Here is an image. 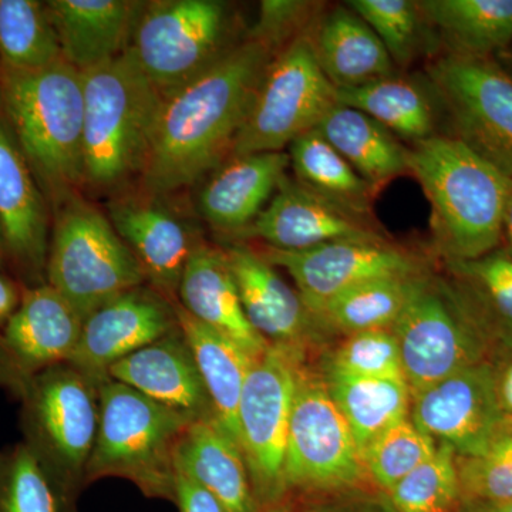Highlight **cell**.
<instances>
[{
	"label": "cell",
	"instance_id": "47",
	"mask_svg": "<svg viewBox=\"0 0 512 512\" xmlns=\"http://www.w3.org/2000/svg\"><path fill=\"white\" fill-rule=\"evenodd\" d=\"M23 286L8 272L0 271V330L19 308Z\"/></svg>",
	"mask_w": 512,
	"mask_h": 512
},
{
	"label": "cell",
	"instance_id": "13",
	"mask_svg": "<svg viewBox=\"0 0 512 512\" xmlns=\"http://www.w3.org/2000/svg\"><path fill=\"white\" fill-rule=\"evenodd\" d=\"M302 353L269 346L249 369L237 413L238 444L259 508L288 500L285 456Z\"/></svg>",
	"mask_w": 512,
	"mask_h": 512
},
{
	"label": "cell",
	"instance_id": "24",
	"mask_svg": "<svg viewBox=\"0 0 512 512\" xmlns=\"http://www.w3.org/2000/svg\"><path fill=\"white\" fill-rule=\"evenodd\" d=\"M289 165L284 151L232 157L198 195L202 218L221 234L242 237L288 177Z\"/></svg>",
	"mask_w": 512,
	"mask_h": 512
},
{
	"label": "cell",
	"instance_id": "1",
	"mask_svg": "<svg viewBox=\"0 0 512 512\" xmlns=\"http://www.w3.org/2000/svg\"><path fill=\"white\" fill-rule=\"evenodd\" d=\"M275 55L271 47L245 37L208 72L163 97L138 178L141 191L164 197L183 190L232 153Z\"/></svg>",
	"mask_w": 512,
	"mask_h": 512
},
{
	"label": "cell",
	"instance_id": "2",
	"mask_svg": "<svg viewBox=\"0 0 512 512\" xmlns=\"http://www.w3.org/2000/svg\"><path fill=\"white\" fill-rule=\"evenodd\" d=\"M407 163L429 201L433 247L443 261L501 247L510 178L448 134L412 144Z\"/></svg>",
	"mask_w": 512,
	"mask_h": 512
},
{
	"label": "cell",
	"instance_id": "36",
	"mask_svg": "<svg viewBox=\"0 0 512 512\" xmlns=\"http://www.w3.org/2000/svg\"><path fill=\"white\" fill-rule=\"evenodd\" d=\"M63 59L46 3L0 0V64L32 72Z\"/></svg>",
	"mask_w": 512,
	"mask_h": 512
},
{
	"label": "cell",
	"instance_id": "3",
	"mask_svg": "<svg viewBox=\"0 0 512 512\" xmlns=\"http://www.w3.org/2000/svg\"><path fill=\"white\" fill-rule=\"evenodd\" d=\"M0 107L50 208L83 190V74L66 60L22 72L0 64Z\"/></svg>",
	"mask_w": 512,
	"mask_h": 512
},
{
	"label": "cell",
	"instance_id": "22",
	"mask_svg": "<svg viewBox=\"0 0 512 512\" xmlns=\"http://www.w3.org/2000/svg\"><path fill=\"white\" fill-rule=\"evenodd\" d=\"M109 377L192 421L217 420L180 326L111 366Z\"/></svg>",
	"mask_w": 512,
	"mask_h": 512
},
{
	"label": "cell",
	"instance_id": "4",
	"mask_svg": "<svg viewBox=\"0 0 512 512\" xmlns=\"http://www.w3.org/2000/svg\"><path fill=\"white\" fill-rule=\"evenodd\" d=\"M83 74V183L120 194L143 173L163 96L130 52Z\"/></svg>",
	"mask_w": 512,
	"mask_h": 512
},
{
	"label": "cell",
	"instance_id": "29",
	"mask_svg": "<svg viewBox=\"0 0 512 512\" xmlns=\"http://www.w3.org/2000/svg\"><path fill=\"white\" fill-rule=\"evenodd\" d=\"M316 130L377 192L409 174V147L363 111L338 103Z\"/></svg>",
	"mask_w": 512,
	"mask_h": 512
},
{
	"label": "cell",
	"instance_id": "42",
	"mask_svg": "<svg viewBox=\"0 0 512 512\" xmlns=\"http://www.w3.org/2000/svg\"><path fill=\"white\" fill-rule=\"evenodd\" d=\"M325 369L356 377H404L399 345L390 329L366 330L345 336L326 360Z\"/></svg>",
	"mask_w": 512,
	"mask_h": 512
},
{
	"label": "cell",
	"instance_id": "16",
	"mask_svg": "<svg viewBox=\"0 0 512 512\" xmlns=\"http://www.w3.org/2000/svg\"><path fill=\"white\" fill-rule=\"evenodd\" d=\"M0 231L6 268L23 288L46 284L52 208L0 107Z\"/></svg>",
	"mask_w": 512,
	"mask_h": 512
},
{
	"label": "cell",
	"instance_id": "9",
	"mask_svg": "<svg viewBox=\"0 0 512 512\" xmlns=\"http://www.w3.org/2000/svg\"><path fill=\"white\" fill-rule=\"evenodd\" d=\"M220 0H153L138 18L128 52L161 96L208 72L239 42Z\"/></svg>",
	"mask_w": 512,
	"mask_h": 512
},
{
	"label": "cell",
	"instance_id": "5",
	"mask_svg": "<svg viewBox=\"0 0 512 512\" xmlns=\"http://www.w3.org/2000/svg\"><path fill=\"white\" fill-rule=\"evenodd\" d=\"M99 426L84 484L131 481L148 498H177V450L194 421L106 377L97 386Z\"/></svg>",
	"mask_w": 512,
	"mask_h": 512
},
{
	"label": "cell",
	"instance_id": "18",
	"mask_svg": "<svg viewBox=\"0 0 512 512\" xmlns=\"http://www.w3.org/2000/svg\"><path fill=\"white\" fill-rule=\"evenodd\" d=\"M175 306L148 284L121 293L83 320L70 365L99 386L111 366L178 329Z\"/></svg>",
	"mask_w": 512,
	"mask_h": 512
},
{
	"label": "cell",
	"instance_id": "21",
	"mask_svg": "<svg viewBox=\"0 0 512 512\" xmlns=\"http://www.w3.org/2000/svg\"><path fill=\"white\" fill-rule=\"evenodd\" d=\"M242 238L279 251H306L336 241L386 238L375 224L353 217L286 177Z\"/></svg>",
	"mask_w": 512,
	"mask_h": 512
},
{
	"label": "cell",
	"instance_id": "15",
	"mask_svg": "<svg viewBox=\"0 0 512 512\" xmlns=\"http://www.w3.org/2000/svg\"><path fill=\"white\" fill-rule=\"evenodd\" d=\"M82 328V316L55 288H23L19 308L0 330V387L15 394L39 373L69 363Z\"/></svg>",
	"mask_w": 512,
	"mask_h": 512
},
{
	"label": "cell",
	"instance_id": "7",
	"mask_svg": "<svg viewBox=\"0 0 512 512\" xmlns=\"http://www.w3.org/2000/svg\"><path fill=\"white\" fill-rule=\"evenodd\" d=\"M404 379L416 394L466 367L491 362L500 350L493 333L447 276L417 279L392 326Z\"/></svg>",
	"mask_w": 512,
	"mask_h": 512
},
{
	"label": "cell",
	"instance_id": "46",
	"mask_svg": "<svg viewBox=\"0 0 512 512\" xmlns=\"http://www.w3.org/2000/svg\"><path fill=\"white\" fill-rule=\"evenodd\" d=\"M491 365L494 369L498 402L505 416L512 417V346L495 353Z\"/></svg>",
	"mask_w": 512,
	"mask_h": 512
},
{
	"label": "cell",
	"instance_id": "6",
	"mask_svg": "<svg viewBox=\"0 0 512 512\" xmlns=\"http://www.w3.org/2000/svg\"><path fill=\"white\" fill-rule=\"evenodd\" d=\"M30 450L52 481L62 512H76L99 426L97 384L70 363L50 367L13 394Z\"/></svg>",
	"mask_w": 512,
	"mask_h": 512
},
{
	"label": "cell",
	"instance_id": "27",
	"mask_svg": "<svg viewBox=\"0 0 512 512\" xmlns=\"http://www.w3.org/2000/svg\"><path fill=\"white\" fill-rule=\"evenodd\" d=\"M177 470L204 488L224 512H258L247 463L217 420L194 421L177 450Z\"/></svg>",
	"mask_w": 512,
	"mask_h": 512
},
{
	"label": "cell",
	"instance_id": "35",
	"mask_svg": "<svg viewBox=\"0 0 512 512\" xmlns=\"http://www.w3.org/2000/svg\"><path fill=\"white\" fill-rule=\"evenodd\" d=\"M447 278L466 296L500 348L512 346V254L498 247L470 261H443Z\"/></svg>",
	"mask_w": 512,
	"mask_h": 512
},
{
	"label": "cell",
	"instance_id": "43",
	"mask_svg": "<svg viewBox=\"0 0 512 512\" xmlns=\"http://www.w3.org/2000/svg\"><path fill=\"white\" fill-rule=\"evenodd\" d=\"M323 9L322 3L305 0H264L247 37L278 53L296 37L306 35Z\"/></svg>",
	"mask_w": 512,
	"mask_h": 512
},
{
	"label": "cell",
	"instance_id": "26",
	"mask_svg": "<svg viewBox=\"0 0 512 512\" xmlns=\"http://www.w3.org/2000/svg\"><path fill=\"white\" fill-rule=\"evenodd\" d=\"M306 35L320 69L338 90L397 73L379 37L348 5L323 9Z\"/></svg>",
	"mask_w": 512,
	"mask_h": 512
},
{
	"label": "cell",
	"instance_id": "30",
	"mask_svg": "<svg viewBox=\"0 0 512 512\" xmlns=\"http://www.w3.org/2000/svg\"><path fill=\"white\" fill-rule=\"evenodd\" d=\"M421 13L451 55L494 59L512 45V0H421Z\"/></svg>",
	"mask_w": 512,
	"mask_h": 512
},
{
	"label": "cell",
	"instance_id": "45",
	"mask_svg": "<svg viewBox=\"0 0 512 512\" xmlns=\"http://www.w3.org/2000/svg\"><path fill=\"white\" fill-rule=\"evenodd\" d=\"M180 512H224L221 505L204 488L177 470V498Z\"/></svg>",
	"mask_w": 512,
	"mask_h": 512
},
{
	"label": "cell",
	"instance_id": "20",
	"mask_svg": "<svg viewBox=\"0 0 512 512\" xmlns=\"http://www.w3.org/2000/svg\"><path fill=\"white\" fill-rule=\"evenodd\" d=\"M245 316L271 346L306 355L323 335L298 291L247 245L224 249Z\"/></svg>",
	"mask_w": 512,
	"mask_h": 512
},
{
	"label": "cell",
	"instance_id": "44",
	"mask_svg": "<svg viewBox=\"0 0 512 512\" xmlns=\"http://www.w3.org/2000/svg\"><path fill=\"white\" fill-rule=\"evenodd\" d=\"M291 512H397L389 497L365 493L360 488L330 493V497L322 498L303 505L299 510L291 504Z\"/></svg>",
	"mask_w": 512,
	"mask_h": 512
},
{
	"label": "cell",
	"instance_id": "39",
	"mask_svg": "<svg viewBox=\"0 0 512 512\" xmlns=\"http://www.w3.org/2000/svg\"><path fill=\"white\" fill-rule=\"evenodd\" d=\"M387 497L397 512L456 511L461 504L456 451L437 443L433 456L394 485Z\"/></svg>",
	"mask_w": 512,
	"mask_h": 512
},
{
	"label": "cell",
	"instance_id": "23",
	"mask_svg": "<svg viewBox=\"0 0 512 512\" xmlns=\"http://www.w3.org/2000/svg\"><path fill=\"white\" fill-rule=\"evenodd\" d=\"M50 20L63 59L80 73L127 52L146 2L134 0H49Z\"/></svg>",
	"mask_w": 512,
	"mask_h": 512
},
{
	"label": "cell",
	"instance_id": "19",
	"mask_svg": "<svg viewBox=\"0 0 512 512\" xmlns=\"http://www.w3.org/2000/svg\"><path fill=\"white\" fill-rule=\"evenodd\" d=\"M107 217L143 268L147 284L178 303L185 265L201 237L160 195L120 192L107 205Z\"/></svg>",
	"mask_w": 512,
	"mask_h": 512
},
{
	"label": "cell",
	"instance_id": "48",
	"mask_svg": "<svg viewBox=\"0 0 512 512\" xmlns=\"http://www.w3.org/2000/svg\"><path fill=\"white\" fill-rule=\"evenodd\" d=\"M503 239H505V248L512 254V191L505 208Z\"/></svg>",
	"mask_w": 512,
	"mask_h": 512
},
{
	"label": "cell",
	"instance_id": "12",
	"mask_svg": "<svg viewBox=\"0 0 512 512\" xmlns=\"http://www.w3.org/2000/svg\"><path fill=\"white\" fill-rule=\"evenodd\" d=\"M451 133L512 181V74L494 59L441 53L426 66Z\"/></svg>",
	"mask_w": 512,
	"mask_h": 512
},
{
	"label": "cell",
	"instance_id": "8",
	"mask_svg": "<svg viewBox=\"0 0 512 512\" xmlns=\"http://www.w3.org/2000/svg\"><path fill=\"white\" fill-rule=\"evenodd\" d=\"M46 284L84 320L147 279L107 214L77 194L52 211Z\"/></svg>",
	"mask_w": 512,
	"mask_h": 512
},
{
	"label": "cell",
	"instance_id": "41",
	"mask_svg": "<svg viewBox=\"0 0 512 512\" xmlns=\"http://www.w3.org/2000/svg\"><path fill=\"white\" fill-rule=\"evenodd\" d=\"M0 512H62L45 468L23 441L0 451Z\"/></svg>",
	"mask_w": 512,
	"mask_h": 512
},
{
	"label": "cell",
	"instance_id": "10",
	"mask_svg": "<svg viewBox=\"0 0 512 512\" xmlns=\"http://www.w3.org/2000/svg\"><path fill=\"white\" fill-rule=\"evenodd\" d=\"M303 359L296 370L295 396L285 456L288 494L339 493L359 488L367 476L363 454L348 421L330 396L325 377Z\"/></svg>",
	"mask_w": 512,
	"mask_h": 512
},
{
	"label": "cell",
	"instance_id": "33",
	"mask_svg": "<svg viewBox=\"0 0 512 512\" xmlns=\"http://www.w3.org/2000/svg\"><path fill=\"white\" fill-rule=\"evenodd\" d=\"M323 377L362 454L380 433L409 417L412 393L404 377H356L328 369Z\"/></svg>",
	"mask_w": 512,
	"mask_h": 512
},
{
	"label": "cell",
	"instance_id": "31",
	"mask_svg": "<svg viewBox=\"0 0 512 512\" xmlns=\"http://www.w3.org/2000/svg\"><path fill=\"white\" fill-rule=\"evenodd\" d=\"M175 313L178 326L190 345L204 380L215 419L238 443L239 400L255 359L231 339L192 318L190 313L181 308L180 303L175 306Z\"/></svg>",
	"mask_w": 512,
	"mask_h": 512
},
{
	"label": "cell",
	"instance_id": "51",
	"mask_svg": "<svg viewBox=\"0 0 512 512\" xmlns=\"http://www.w3.org/2000/svg\"><path fill=\"white\" fill-rule=\"evenodd\" d=\"M0 271L8 272V268H6L5 242H3L2 231H0Z\"/></svg>",
	"mask_w": 512,
	"mask_h": 512
},
{
	"label": "cell",
	"instance_id": "32",
	"mask_svg": "<svg viewBox=\"0 0 512 512\" xmlns=\"http://www.w3.org/2000/svg\"><path fill=\"white\" fill-rule=\"evenodd\" d=\"M289 160L295 180L303 187L353 217L375 224L377 191L316 128L293 141Z\"/></svg>",
	"mask_w": 512,
	"mask_h": 512
},
{
	"label": "cell",
	"instance_id": "40",
	"mask_svg": "<svg viewBox=\"0 0 512 512\" xmlns=\"http://www.w3.org/2000/svg\"><path fill=\"white\" fill-rule=\"evenodd\" d=\"M437 443L423 433L410 417L394 423L380 433L366 450L363 461L367 476L372 477L384 493L429 460Z\"/></svg>",
	"mask_w": 512,
	"mask_h": 512
},
{
	"label": "cell",
	"instance_id": "14",
	"mask_svg": "<svg viewBox=\"0 0 512 512\" xmlns=\"http://www.w3.org/2000/svg\"><path fill=\"white\" fill-rule=\"evenodd\" d=\"M258 252L291 275L311 313L365 282L427 272L416 255L390 244L387 238L329 242L306 251L264 247Z\"/></svg>",
	"mask_w": 512,
	"mask_h": 512
},
{
	"label": "cell",
	"instance_id": "38",
	"mask_svg": "<svg viewBox=\"0 0 512 512\" xmlns=\"http://www.w3.org/2000/svg\"><path fill=\"white\" fill-rule=\"evenodd\" d=\"M461 511L512 501V417H505L478 454L457 456Z\"/></svg>",
	"mask_w": 512,
	"mask_h": 512
},
{
	"label": "cell",
	"instance_id": "50",
	"mask_svg": "<svg viewBox=\"0 0 512 512\" xmlns=\"http://www.w3.org/2000/svg\"><path fill=\"white\" fill-rule=\"evenodd\" d=\"M461 512H512V501L508 503L494 505V507L480 508V510H470Z\"/></svg>",
	"mask_w": 512,
	"mask_h": 512
},
{
	"label": "cell",
	"instance_id": "17",
	"mask_svg": "<svg viewBox=\"0 0 512 512\" xmlns=\"http://www.w3.org/2000/svg\"><path fill=\"white\" fill-rule=\"evenodd\" d=\"M491 362L466 367L413 394L410 419L458 457L480 453L505 419Z\"/></svg>",
	"mask_w": 512,
	"mask_h": 512
},
{
	"label": "cell",
	"instance_id": "37",
	"mask_svg": "<svg viewBox=\"0 0 512 512\" xmlns=\"http://www.w3.org/2000/svg\"><path fill=\"white\" fill-rule=\"evenodd\" d=\"M370 29L392 57L394 66L406 69L424 53L440 46L419 2L412 0H349L346 2Z\"/></svg>",
	"mask_w": 512,
	"mask_h": 512
},
{
	"label": "cell",
	"instance_id": "25",
	"mask_svg": "<svg viewBox=\"0 0 512 512\" xmlns=\"http://www.w3.org/2000/svg\"><path fill=\"white\" fill-rule=\"evenodd\" d=\"M178 303L192 318L237 343L252 359L271 346L245 316L224 249L202 238L185 265Z\"/></svg>",
	"mask_w": 512,
	"mask_h": 512
},
{
	"label": "cell",
	"instance_id": "34",
	"mask_svg": "<svg viewBox=\"0 0 512 512\" xmlns=\"http://www.w3.org/2000/svg\"><path fill=\"white\" fill-rule=\"evenodd\" d=\"M423 274L375 279L357 285L323 303L312 312L313 319L323 335L349 336L366 330L392 329Z\"/></svg>",
	"mask_w": 512,
	"mask_h": 512
},
{
	"label": "cell",
	"instance_id": "49",
	"mask_svg": "<svg viewBox=\"0 0 512 512\" xmlns=\"http://www.w3.org/2000/svg\"><path fill=\"white\" fill-rule=\"evenodd\" d=\"M258 512H291V503L289 500H285L282 503L266 505V507L259 508Z\"/></svg>",
	"mask_w": 512,
	"mask_h": 512
},
{
	"label": "cell",
	"instance_id": "28",
	"mask_svg": "<svg viewBox=\"0 0 512 512\" xmlns=\"http://www.w3.org/2000/svg\"><path fill=\"white\" fill-rule=\"evenodd\" d=\"M338 101L363 111L410 146L441 134L443 113L426 76L417 79L396 73L355 89L338 90Z\"/></svg>",
	"mask_w": 512,
	"mask_h": 512
},
{
	"label": "cell",
	"instance_id": "11",
	"mask_svg": "<svg viewBox=\"0 0 512 512\" xmlns=\"http://www.w3.org/2000/svg\"><path fill=\"white\" fill-rule=\"evenodd\" d=\"M338 103V89L320 69L308 35L296 37L266 67L232 157L284 150L318 128Z\"/></svg>",
	"mask_w": 512,
	"mask_h": 512
}]
</instances>
